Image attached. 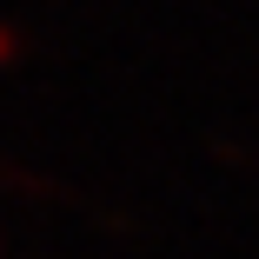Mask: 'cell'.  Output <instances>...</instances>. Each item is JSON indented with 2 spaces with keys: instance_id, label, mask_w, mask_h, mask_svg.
Instances as JSON below:
<instances>
[{
  "instance_id": "1",
  "label": "cell",
  "mask_w": 259,
  "mask_h": 259,
  "mask_svg": "<svg viewBox=\"0 0 259 259\" xmlns=\"http://www.w3.org/2000/svg\"><path fill=\"white\" fill-rule=\"evenodd\" d=\"M0 60H7V33H0Z\"/></svg>"
}]
</instances>
